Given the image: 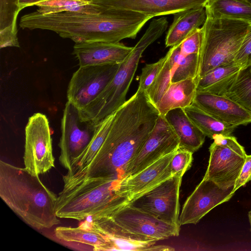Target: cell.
I'll use <instances>...</instances> for the list:
<instances>
[{"instance_id":"cell-30","label":"cell","mask_w":251,"mask_h":251,"mask_svg":"<svg viewBox=\"0 0 251 251\" xmlns=\"http://www.w3.org/2000/svg\"><path fill=\"white\" fill-rule=\"evenodd\" d=\"M223 96L251 112V65L241 68Z\"/></svg>"},{"instance_id":"cell-34","label":"cell","mask_w":251,"mask_h":251,"mask_svg":"<svg viewBox=\"0 0 251 251\" xmlns=\"http://www.w3.org/2000/svg\"><path fill=\"white\" fill-rule=\"evenodd\" d=\"M193 152L178 147L175 151L170 162L173 175L178 173L184 174L191 167Z\"/></svg>"},{"instance_id":"cell-33","label":"cell","mask_w":251,"mask_h":251,"mask_svg":"<svg viewBox=\"0 0 251 251\" xmlns=\"http://www.w3.org/2000/svg\"><path fill=\"white\" fill-rule=\"evenodd\" d=\"M169 52L157 62L146 64L142 69L138 90L146 91L152 84L169 57Z\"/></svg>"},{"instance_id":"cell-9","label":"cell","mask_w":251,"mask_h":251,"mask_svg":"<svg viewBox=\"0 0 251 251\" xmlns=\"http://www.w3.org/2000/svg\"><path fill=\"white\" fill-rule=\"evenodd\" d=\"M183 175L176 173L129 204L180 228L179 190Z\"/></svg>"},{"instance_id":"cell-3","label":"cell","mask_w":251,"mask_h":251,"mask_svg":"<svg viewBox=\"0 0 251 251\" xmlns=\"http://www.w3.org/2000/svg\"><path fill=\"white\" fill-rule=\"evenodd\" d=\"M0 196L25 223L38 229L59 224L55 213L57 196L41 181L39 176L0 161Z\"/></svg>"},{"instance_id":"cell-37","label":"cell","mask_w":251,"mask_h":251,"mask_svg":"<svg viewBox=\"0 0 251 251\" xmlns=\"http://www.w3.org/2000/svg\"><path fill=\"white\" fill-rule=\"evenodd\" d=\"M250 180H251V155H247L245 162L235 183L233 192L235 193L238 189L245 185Z\"/></svg>"},{"instance_id":"cell-25","label":"cell","mask_w":251,"mask_h":251,"mask_svg":"<svg viewBox=\"0 0 251 251\" xmlns=\"http://www.w3.org/2000/svg\"><path fill=\"white\" fill-rule=\"evenodd\" d=\"M114 116V113L98 124L96 131L89 144L78 157L72 160L70 169L63 176V182L86 167L92 161L109 132Z\"/></svg>"},{"instance_id":"cell-16","label":"cell","mask_w":251,"mask_h":251,"mask_svg":"<svg viewBox=\"0 0 251 251\" xmlns=\"http://www.w3.org/2000/svg\"><path fill=\"white\" fill-rule=\"evenodd\" d=\"M106 7L141 13L152 18L189 9L205 7L209 0H91Z\"/></svg>"},{"instance_id":"cell-21","label":"cell","mask_w":251,"mask_h":251,"mask_svg":"<svg viewBox=\"0 0 251 251\" xmlns=\"http://www.w3.org/2000/svg\"><path fill=\"white\" fill-rule=\"evenodd\" d=\"M164 117L178 138L179 148L194 153L201 147L206 136L190 119L184 109L171 110Z\"/></svg>"},{"instance_id":"cell-22","label":"cell","mask_w":251,"mask_h":251,"mask_svg":"<svg viewBox=\"0 0 251 251\" xmlns=\"http://www.w3.org/2000/svg\"><path fill=\"white\" fill-rule=\"evenodd\" d=\"M207 18L205 7H198L174 14L173 22L165 38L166 47L181 43L195 30L204 24Z\"/></svg>"},{"instance_id":"cell-19","label":"cell","mask_w":251,"mask_h":251,"mask_svg":"<svg viewBox=\"0 0 251 251\" xmlns=\"http://www.w3.org/2000/svg\"><path fill=\"white\" fill-rule=\"evenodd\" d=\"M92 222L106 235L110 242V251H170L172 247L155 245L156 241L131 233L104 216L94 217Z\"/></svg>"},{"instance_id":"cell-35","label":"cell","mask_w":251,"mask_h":251,"mask_svg":"<svg viewBox=\"0 0 251 251\" xmlns=\"http://www.w3.org/2000/svg\"><path fill=\"white\" fill-rule=\"evenodd\" d=\"M202 38L201 28L195 30L180 44V53L182 56L199 54Z\"/></svg>"},{"instance_id":"cell-14","label":"cell","mask_w":251,"mask_h":251,"mask_svg":"<svg viewBox=\"0 0 251 251\" xmlns=\"http://www.w3.org/2000/svg\"><path fill=\"white\" fill-rule=\"evenodd\" d=\"M234 186L223 189L214 181L203 178L185 201L179 216L180 226L196 224L216 206L233 196Z\"/></svg>"},{"instance_id":"cell-28","label":"cell","mask_w":251,"mask_h":251,"mask_svg":"<svg viewBox=\"0 0 251 251\" xmlns=\"http://www.w3.org/2000/svg\"><path fill=\"white\" fill-rule=\"evenodd\" d=\"M184 110L190 119L204 135L212 139L214 136L218 134L231 135L237 127L219 121L194 104Z\"/></svg>"},{"instance_id":"cell-39","label":"cell","mask_w":251,"mask_h":251,"mask_svg":"<svg viewBox=\"0 0 251 251\" xmlns=\"http://www.w3.org/2000/svg\"><path fill=\"white\" fill-rule=\"evenodd\" d=\"M248 218H249V221L250 224V230L251 232V210H250L248 212Z\"/></svg>"},{"instance_id":"cell-4","label":"cell","mask_w":251,"mask_h":251,"mask_svg":"<svg viewBox=\"0 0 251 251\" xmlns=\"http://www.w3.org/2000/svg\"><path fill=\"white\" fill-rule=\"evenodd\" d=\"M120 179L88 177L63 187L55 203L60 218L81 221L93 216L111 214L129 204L118 193Z\"/></svg>"},{"instance_id":"cell-15","label":"cell","mask_w":251,"mask_h":251,"mask_svg":"<svg viewBox=\"0 0 251 251\" xmlns=\"http://www.w3.org/2000/svg\"><path fill=\"white\" fill-rule=\"evenodd\" d=\"M175 152L160 158L140 172L120 180L118 194L129 204L173 175L170 162Z\"/></svg>"},{"instance_id":"cell-1","label":"cell","mask_w":251,"mask_h":251,"mask_svg":"<svg viewBox=\"0 0 251 251\" xmlns=\"http://www.w3.org/2000/svg\"><path fill=\"white\" fill-rule=\"evenodd\" d=\"M159 115L145 92L137 89L114 112L109 132L92 161L64 182V186L74 185L88 177L122 179Z\"/></svg>"},{"instance_id":"cell-7","label":"cell","mask_w":251,"mask_h":251,"mask_svg":"<svg viewBox=\"0 0 251 251\" xmlns=\"http://www.w3.org/2000/svg\"><path fill=\"white\" fill-rule=\"evenodd\" d=\"M209 148L208 165L203 178L214 181L223 189L234 186L245 162L244 148L231 135L218 134Z\"/></svg>"},{"instance_id":"cell-2","label":"cell","mask_w":251,"mask_h":251,"mask_svg":"<svg viewBox=\"0 0 251 251\" xmlns=\"http://www.w3.org/2000/svg\"><path fill=\"white\" fill-rule=\"evenodd\" d=\"M101 6V11L95 14L71 12L45 14L36 10L23 16L19 25L22 29L51 30L75 43H117L136 38L152 18L133 11Z\"/></svg>"},{"instance_id":"cell-41","label":"cell","mask_w":251,"mask_h":251,"mask_svg":"<svg viewBox=\"0 0 251 251\" xmlns=\"http://www.w3.org/2000/svg\"></svg>"},{"instance_id":"cell-18","label":"cell","mask_w":251,"mask_h":251,"mask_svg":"<svg viewBox=\"0 0 251 251\" xmlns=\"http://www.w3.org/2000/svg\"><path fill=\"white\" fill-rule=\"evenodd\" d=\"M132 49L120 42H82L75 43L72 54L79 66L121 64Z\"/></svg>"},{"instance_id":"cell-10","label":"cell","mask_w":251,"mask_h":251,"mask_svg":"<svg viewBox=\"0 0 251 251\" xmlns=\"http://www.w3.org/2000/svg\"><path fill=\"white\" fill-rule=\"evenodd\" d=\"M98 125L83 119L79 110L68 101L66 102L61 120V136L59 146L61 165L69 171L73 159L85 150L92 139Z\"/></svg>"},{"instance_id":"cell-29","label":"cell","mask_w":251,"mask_h":251,"mask_svg":"<svg viewBox=\"0 0 251 251\" xmlns=\"http://www.w3.org/2000/svg\"><path fill=\"white\" fill-rule=\"evenodd\" d=\"M36 5L39 7L38 12L45 14L63 12L95 14L99 13L102 9L101 6L86 0H50Z\"/></svg>"},{"instance_id":"cell-12","label":"cell","mask_w":251,"mask_h":251,"mask_svg":"<svg viewBox=\"0 0 251 251\" xmlns=\"http://www.w3.org/2000/svg\"><path fill=\"white\" fill-rule=\"evenodd\" d=\"M179 144L177 135L164 116L160 115L149 136L128 165L124 177L140 172L162 157L175 152Z\"/></svg>"},{"instance_id":"cell-32","label":"cell","mask_w":251,"mask_h":251,"mask_svg":"<svg viewBox=\"0 0 251 251\" xmlns=\"http://www.w3.org/2000/svg\"><path fill=\"white\" fill-rule=\"evenodd\" d=\"M200 65L199 54H192L180 57L178 65L171 78V83L189 78L197 79Z\"/></svg>"},{"instance_id":"cell-17","label":"cell","mask_w":251,"mask_h":251,"mask_svg":"<svg viewBox=\"0 0 251 251\" xmlns=\"http://www.w3.org/2000/svg\"><path fill=\"white\" fill-rule=\"evenodd\" d=\"M193 104L227 124L238 126L251 123V112L226 96L197 92Z\"/></svg>"},{"instance_id":"cell-31","label":"cell","mask_w":251,"mask_h":251,"mask_svg":"<svg viewBox=\"0 0 251 251\" xmlns=\"http://www.w3.org/2000/svg\"><path fill=\"white\" fill-rule=\"evenodd\" d=\"M171 84V73L168 57L158 75L145 93L150 101L156 106Z\"/></svg>"},{"instance_id":"cell-6","label":"cell","mask_w":251,"mask_h":251,"mask_svg":"<svg viewBox=\"0 0 251 251\" xmlns=\"http://www.w3.org/2000/svg\"><path fill=\"white\" fill-rule=\"evenodd\" d=\"M250 23L207 17L201 27L202 38L197 80L218 66L234 62Z\"/></svg>"},{"instance_id":"cell-20","label":"cell","mask_w":251,"mask_h":251,"mask_svg":"<svg viewBox=\"0 0 251 251\" xmlns=\"http://www.w3.org/2000/svg\"><path fill=\"white\" fill-rule=\"evenodd\" d=\"M55 237L67 244L82 245L95 251H110L108 237L96 228L89 220L77 227L58 226L54 229Z\"/></svg>"},{"instance_id":"cell-13","label":"cell","mask_w":251,"mask_h":251,"mask_svg":"<svg viewBox=\"0 0 251 251\" xmlns=\"http://www.w3.org/2000/svg\"><path fill=\"white\" fill-rule=\"evenodd\" d=\"M96 216L105 217L127 231L150 240H162L179 234V227L129 204L111 214Z\"/></svg>"},{"instance_id":"cell-11","label":"cell","mask_w":251,"mask_h":251,"mask_svg":"<svg viewBox=\"0 0 251 251\" xmlns=\"http://www.w3.org/2000/svg\"><path fill=\"white\" fill-rule=\"evenodd\" d=\"M120 64L79 66L67 89L68 101L79 110L95 99L111 82Z\"/></svg>"},{"instance_id":"cell-27","label":"cell","mask_w":251,"mask_h":251,"mask_svg":"<svg viewBox=\"0 0 251 251\" xmlns=\"http://www.w3.org/2000/svg\"><path fill=\"white\" fill-rule=\"evenodd\" d=\"M207 17L251 23V4L245 0H209L205 6Z\"/></svg>"},{"instance_id":"cell-38","label":"cell","mask_w":251,"mask_h":251,"mask_svg":"<svg viewBox=\"0 0 251 251\" xmlns=\"http://www.w3.org/2000/svg\"><path fill=\"white\" fill-rule=\"evenodd\" d=\"M50 0H19V4L21 10L30 6L36 5V4Z\"/></svg>"},{"instance_id":"cell-24","label":"cell","mask_w":251,"mask_h":251,"mask_svg":"<svg viewBox=\"0 0 251 251\" xmlns=\"http://www.w3.org/2000/svg\"><path fill=\"white\" fill-rule=\"evenodd\" d=\"M241 68L233 62L213 69L197 79V92L223 96Z\"/></svg>"},{"instance_id":"cell-40","label":"cell","mask_w":251,"mask_h":251,"mask_svg":"<svg viewBox=\"0 0 251 251\" xmlns=\"http://www.w3.org/2000/svg\"><path fill=\"white\" fill-rule=\"evenodd\" d=\"M247 2H248L250 4H251V0H245Z\"/></svg>"},{"instance_id":"cell-23","label":"cell","mask_w":251,"mask_h":251,"mask_svg":"<svg viewBox=\"0 0 251 251\" xmlns=\"http://www.w3.org/2000/svg\"><path fill=\"white\" fill-rule=\"evenodd\" d=\"M197 85L195 78L171 83L156 106L160 115L164 116L171 110L184 109L192 104L197 93Z\"/></svg>"},{"instance_id":"cell-5","label":"cell","mask_w":251,"mask_h":251,"mask_svg":"<svg viewBox=\"0 0 251 251\" xmlns=\"http://www.w3.org/2000/svg\"><path fill=\"white\" fill-rule=\"evenodd\" d=\"M166 17L154 19L126 57L120 64L113 78L103 91L84 108L79 110L81 117L96 124L114 113L126 101V96L145 50L166 31Z\"/></svg>"},{"instance_id":"cell-26","label":"cell","mask_w":251,"mask_h":251,"mask_svg":"<svg viewBox=\"0 0 251 251\" xmlns=\"http://www.w3.org/2000/svg\"><path fill=\"white\" fill-rule=\"evenodd\" d=\"M21 9L19 0H0V47H20L17 19Z\"/></svg>"},{"instance_id":"cell-8","label":"cell","mask_w":251,"mask_h":251,"mask_svg":"<svg viewBox=\"0 0 251 251\" xmlns=\"http://www.w3.org/2000/svg\"><path fill=\"white\" fill-rule=\"evenodd\" d=\"M24 161L25 168L35 176L55 166L49 123L44 114L36 113L28 119L25 127Z\"/></svg>"},{"instance_id":"cell-36","label":"cell","mask_w":251,"mask_h":251,"mask_svg":"<svg viewBox=\"0 0 251 251\" xmlns=\"http://www.w3.org/2000/svg\"><path fill=\"white\" fill-rule=\"evenodd\" d=\"M234 62L241 68L251 65V23L235 57Z\"/></svg>"}]
</instances>
